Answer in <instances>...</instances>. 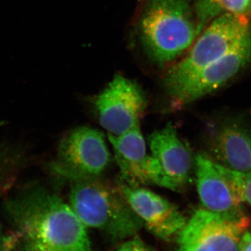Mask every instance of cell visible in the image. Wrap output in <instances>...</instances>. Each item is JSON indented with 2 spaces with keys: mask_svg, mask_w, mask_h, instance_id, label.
I'll list each match as a JSON object with an SVG mask.
<instances>
[{
  "mask_svg": "<svg viewBox=\"0 0 251 251\" xmlns=\"http://www.w3.org/2000/svg\"><path fill=\"white\" fill-rule=\"evenodd\" d=\"M16 251H92L87 227L70 205L35 185L6 200Z\"/></svg>",
  "mask_w": 251,
  "mask_h": 251,
  "instance_id": "1",
  "label": "cell"
},
{
  "mask_svg": "<svg viewBox=\"0 0 251 251\" xmlns=\"http://www.w3.org/2000/svg\"><path fill=\"white\" fill-rule=\"evenodd\" d=\"M138 31L150 58L168 64L184 54L197 39L194 8L189 0H145Z\"/></svg>",
  "mask_w": 251,
  "mask_h": 251,
  "instance_id": "2",
  "label": "cell"
},
{
  "mask_svg": "<svg viewBox=\"0 0 251 251\" xmlns=\"http://www.w3.org/2000/svg\"><path fill=\"white\" fill-rule=\"evenodd\" d=\"M71 207L87 227L99 229L113 239H125L143 227L118 189L99 177L72 181Z\"/></svg>",
  "mask_w": 251,
  "mask_h": 251,
  "instance_id": "3",
  "label": "cell"
},
{
  "mask_svg": "<svg viewBox=\"0 0 251 251\" xmlns=\"http://www.w3.org/2000/svg\"><path fill=\"white\" fill-rule=\"evenodd\" d=\"M249 18L231 14L216 17L200 34L187 54L167 73L164 86L168 95L206 66L228 53L249 34Z\"/></svg>",
  "mask_w": 251,
  "mask_h": 251,
  "instance_id": "4",
  "label": "cell"
},
{
  "mask_svg": "<svg viewBox=\"0 0 251 251\" xmlns=\"http://www.w3.org/2000/svg\"><path fill=\"white\" fill-rule=\"evenodd\" d=\"M110 162V153L103 135L98 130L82 126L66 135L50 170L63 179L99 177Z\"/></svg>",
  "mask_w": 251,
  "mask_h": 251,
  "instance_id": "5",
  "label": "cell"
},
{
  "mask_svg": "<svg viewBox=\"0 0 251 251\" xmlns=\"http://www.w3.org/2000/svg\"><path fill=\"white\" fill-rule=\"evenodd\" d=\"M249 224L244 213L224 215L198 209L179 233V251H238Z\"/></svg>",
  "mask_w": 251,
  "mask_h": 251,
  "instance_id": "6",
  "label": "cell"
},
{
  "mask_svg": "<svg viewBox=\"0 0 251 251\" xmlns=\"http://www.w3.org/2000/svg\"><path fill=\"white\" fill-rule=\"evenodd\" d=\"M196 186L202 205L224 215L243 214L245 175L216 163L209 155L195 158Z\"/></svg>",
  "mask_w": 251,
  "mask_h": 251,
  "instance_id": "7",
  "label": "cell"
},
{
  "mask_svg": "<svg viewBox=\"0 0 251 251\" xmlns=\"http://www.w3.org/2000/svg\"><path fill=\"white\" fill-rule=\"evenodd\" d=\"M94 107L108 134L120 135L139 126L146 99L138 84L118 74L96 97Z\"/></svg>",
  "mask_w": 251,
  "mask_h": 251,
  "instance_id": "8",
  "label": "cell"
},
{
  "mask_svg": "<svg viewBox=\"0 0 251 251\" xmlns=\"http://www.w3.org/2000/svg\"><path fill=\"white\" fill-rule=\"evenodd\" d=\"M117 164L126 184L156 185L174 191L159 163L147 152L139 126L120 135L108 134Z\"/></svg>",
  "mask_w": 251,
  "mask_h": 251,
  "instance_id": "9",
  "label": "cell"
},
{
  "mask_svg": "<svg viewBox=\"0 0 251 251\" xmlns=\"http://www.w3.org/2000/svg\"><path fill=\"white\" fill-rule=\"evenodd\" d=\"M251 63V33L228 53L206 66L169 94L175 105H186L219 90Z\"/></svg>",
  "mask_w": 251,
  "mask_h": 251,
  "instance_id": "10",
  "label": "cell"
},
{
  "mask_svg": "<svg viewBox=\"0 0 251 251\" xmlns=\"http://www.w3.org/2000/svg\"><path fill=\"white\" fill-rule=\"evenodd\" d=\"M117 189L147 228L160 239L169 240L179 234L187 222L176 206L152 191L126 183Z\"/></svg>",
  "mask_w": 251,
  "mask_h": 251,
  "instance_id": "11",
  "label": "cell"
},
{
  "mask_svg": "<svg viewBox=\"0 0 251 251\" xmlns=\"http://www.w3.org/2000/svg\"><path fill=\"white\" fill-rule=\"evenodd\" d=\"M210 156L221 166L251 173V130L240 122L227 120L220 124L209 140Z\"/></svg>",
  "mask_w": 251,
  "mask_h": 251,
  "instance_id": "12",
  "label": "cell"
},
{
  "mask_svg": "<svg viewBox=\"0 0 251 251\" xmlns=\"http://www.w3.org/2000/svg\"><path fill=\"white\" fill-rule=\"evenodd\" d=\"M148 145L174 191L184 188L189 181L193 161L191 151L180 139L175 127L168 124L153 132L148 137Z\"/></svg>",
  "mask_w": 251,
  "mask_h": 251,
  "instance_id": "13",
  "label": "cell"
},
{
  "mask_svg": "<svg viewBox=\"0 0 251 251\" xmlns=\"http://www.w3.org/2000/svg\"><path fill=\"white\" fill-rule=\"evenodd\" d=\"M195 15L198 36L220 15L231 14L250 19L251 0H196Z\"/></svg>",
  "mask_w": 251,
  "mask_h": 251,
  "instance_id": "14",
  "label": "cell"
},
{
  "mask_svg": "<svg viewBox=\"0 0 251 251\" xmlns=\"http://www.w3.org/2000/svg\"><path fill=\"white\" fill-rule=\"evenodd\" d=\"M24 158L21 150L0 144V195L14 184L24 163Z\"/></svg>",
  "mask_w": 251,
  "mask_h": 251,
  "instance_id": "15",
  "label": "cell"
},
{
  "mask_svg": "<svg viewBox=\"0 0 251 251\" xmlns=\"http://www.w3.org/2000/svg\"><path fill=\"white\" fill-rule=\"evenodd\" d=\"M117 251H151L138 237L122 244Z\"/></svg>",
  "mask_w": 251,
  "mask_h": 251,
  "instance_id": "16",
  "label": "cell"
},
{
  "mask_svg": "<svg viewBox=\"0 0 251 251\" xmlns=\"http://www.w3.org/2000/svg\"><path fill=\"white\" fill-rule=\"evenodd\" d=\"M0 251H16L13 235H6L0 227Z\"/></svg>",
  "mask_w": 251,
  "mask_h": 251,
  "instance_id": "17",
  "label": "cell"
},
{
  "mask_svg": "<svg viewBox=\"0 0 251 251\" xmlns=\"http://www.w3.org/2000/svg\"><path fill=\"white\" fill-rule=\"evenodd\" d=\"M238 251H251V233L246 231L239 243Z\"/></svg>",
  "mask_w": 251,
  "mask_h": 251,
  "instance_id": "18",
  "label": "cell"
},
{
  "mask_svg": "<svg viewBox=\"0 0 251 251\" xmlns=\"http://www.w3.org/2000/svg\"><path fill=\"white\" fill-rule=\"evenodd\" d=\"M244 202L251 205V173L245 175L244 183Z\"/></svg>",
  "mask_w": 251,
  "mask_h": 251,
  "instance_id": "19",
  "label": "cell"
}]
</instances>
